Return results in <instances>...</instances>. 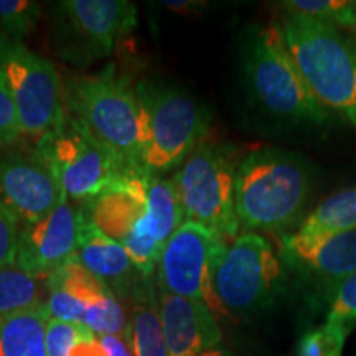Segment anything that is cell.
<instances>
[{
    "instance_id": "24",
    "label": "cell",
    "mask_w": 356,
    "mask_h": 356,
    "mask_svg": "<svg viewBox=\"0 0 356 356\" xmlns=\"http://www.w3.org/2000/svg\"><path fill=\"white\" fill-rule=\"evenodd\" d=\"M286 13L309 17L337 29L356 30V3L346 0H289L282 2Z\"/></svg>"
},
{
    "instance_id": "17",
    "label": "cell",
    "mask_w": 356,
    "mask_h": 356,
    "mask_svg": "<svg viewBox=\"0 0 356 356\" xmlns=\"http://www.w3.org/2000/svg\"><path fill=\"white\" fill-rule=\"evenodd\" d=\"M50 317L71 323H81L86 310L109 291L108 284L79 264L76 259L53 273L47 279Z\"/></svg>"
},
{
    "instance_id": "26",
    "label": "cell",
    "mask_w": 356,
    "mask_h": 356,
    "mask_svg": "<svg viewBox=\"0 0 356 356\" xmlns=\"http://www.w3.org/2000/svg\"><path fill=\"white\" fill-rule=\"evenodd\" d=\"M42 6L32 0H0V33L22 43L37 26Z\"/></svg>"
},
{
    "instance_id": "10",
    "label": "cell",
    "mask_w": 356,
    "mask_h": 356,
    "mask_svg": "<svg viewBox=\"0 0 356 356\" xmlns=\"http://www.w3.org/2000/svg\"><path fill=\"white\" fill-rule=\"evenodd\" d=\"M280 282L282 264L273 244L257 233H244L226 248L213 287L226 317H246L273 302Z\"/></svg>"
},
{
    "instance_id": "14",
    "label": "cell",
    "mask_w": 356,
    "mask_h": 356,
    "mask_svg": "<svg viewBox=\"0 0 356 356\" xmlns=\"http://www.w3.org/2000/svg\"><path fill=\"white\" fill-rule=\"evenodd\" d=\"M63 197L55 173L37 152L0 154V204L20 226L50 215Z\"/></svg>"
},
{
    "instance_id": "6",
    "label": "cell",
    "mask_w": 356,
    "mask_h": 356,
    "mask_svg": "<svg viewBox=\"0 0 356 356\" xmlns=\"http://www.w3.org/2000/svg\"><path fill=\"white\" fill-rule=\"evenodd\" d=\"M239 160L234 147L207 142L185 159L175 181L185 221L195 222L221 236L231 244L239 225L234 204V181Z\"/></svg>"
},
{
    "instance_id": "2",
    "label": "cell",
    "mask_w": 356,
    "mask_h": 356,
    "mask_svg": "<svg viewBox=\"0 0 356 356\" xmlns=\"http://www.w3.org/2000/svg\"><path fill=\"white\" fill-rule=\"evenodd\" d=\"M279 29L315 99L356 127L355 40L337 26L293 13H286Z\"/></svg>"
},
{
    "instance_id": "7",
    "label": "cell",
    "mask_w": 356,
    "mask_h": 356,
    "mask_svg": "<svg viewBox=\"0 0 356 356\" xmlns=\"http://www.w3.org/2000/svg\"><path fill=\"white\" fill-rule=\"evenodd\" d=\"M0 79L15 104L22 136L44 139L65 122L66 102L51 61L0 33Z\"/></svg>"
},
{
    "instance_id": "33",
    "label": "cell",
    "mask_w": 356,
    "mask_h": 356,
    "mask_svg": "<svg viewBox=\"0 0 356 356\" xmlns=\"http://www.w3.org/2000/svg\"><path fill=\"white\" fill-rule=\"evenodd\" d=\"M200 356H233V355H231V351L228 348H225L222 345H218V346H215V348L203 351Z\"/></svg>"
},
{
    "instance_id": "18",
    "label": "cell",
    "mask_w": 356,
    "mask_h": 356,
    "mask_svg": "<svg viewBox=\"0 0 356 356\" xmlns=\"http://www.w3.org/2000/svg\"><path fill=\"white\" fill-rule=\"evenodd\" d=\"M74 259L102 282H124L137 270L126 249L97 229L88 216L81 226Z\"/></svg>"
},
{
    "instance_id": "32",
    "label": "cell",
    "mask_w": 356,
    "mask_h": 356,
    "mask_svg": "<svg viewBox=\"0 0 356 356\" xmlns=\"http://www.w3.org/2000/svg\"><path fill=\"white\" fill-rule=\"evenodd\" d=\"M99 341L108 356H134L131 340L118 335L99 337Z\"/></svg>"
},
{
    "instance_id": "21",
    "label": "cell",
    "mask_w": 356,
    "mask_h": 356,
    "mask_svg": "<svg viewBox=\"0 0 356 356\" xmlns=\"http://www.w3.org/2000/svg\"><path fill=\"white\" fill-rule=\"evenodd\" d=\"M353 229H356V186L325 198L305 216L296 233L304 238H314Z\"/></svg>"
},
{
    "instance_id": "5",
    "label": "cell",
    "mask_w": 356,
    "mask_h": 356,
    "mask_svg": "<svg viewBox=\"0 0 356 356\" xmlns=\"http://www.w3.org/2000/svg\"><path fill=\"white\" fill-rule=\"evenodd\" d=\"M243 71L252 96L267 113L296 122H325L315 99L280 33L279 24L254 26L243 47Z\"/></svg>"
},
{
    "instance_id": "11",
    "label": "cell",
    "mask_w": 356,
    "mask_h": 356,
    "mask_svg": "<svg viewBox=\"0 0 356 356\" xmlns=\"http://www.w3.org/2000/svg\"><path fill=\"white\" fill-rule=\"evenodd\" d=\"M136 173L121 186L91 200L84 210L89 221L126 249L136 269L149 275L157 267L163 248L159 243L147 200V178Z\"/></svg>"
},
{
    "instance_id": "13",
    "label": "cell",
    "mask_w": 356,
    "mask_h": 356,
    "mask_svg": "<svg viewBox=\"0 0 356 356\" xmlns=\"http://www.w3.org/2000/svg\"><path fill=\"white\" fill-rule=\"evenodd\" d=\"M84 218V210L73 207L63 197L50 215L20 226L13 264L47 280L60 267L74 259Z\"/></svg>"
},
{
    "instance_id": "28",
    "label": "cell",
    "mask_w": 356,
    "mask_h": 356,
    "mask_svg": "<svg viewBox=\"0 0 356 356\" xmlns=\"http://www.w3.org/2000/svg\"><path fill=\"white\" fill-rule=\"evenodd\" d=\"M88 327L81 323L65 322L60 318H48L47 323V355L70 356L76 341L84 335Z\"/></svg>"
},
{
    "instance_id": "25",
    "label": "cell",
    "mask_w": 356,
    "mask_h": 356,
    "mask_svg": "<svg viewBox=\"0 0 356 356\" xmlns=\"http://www.w3.org/2000/svg\"><path fill=\"white\" fill-rule=\"evenodd\" d=\"M83 325L96 337L118 335L131 340V323L127 322L121 302L115 299L111 291L106 292L96 304L89 307L84 315Z\"/></svg>"
},
{
    "instance_id": "30",
    "label": "cell",
    "mask_w": 356,
    "mask_h": 356,
    "mask_svg": "<svg viewBox=\"0 0 356 356\" xmlns=\"http://www.w3.org/2000/svg\"><path fill=\"white\" fill-rule=\"evenodd\" d=\"M19 231V222L0 204V267L10 266L15 261Z\"/></svg>"
},
{
    "instance_id": "29",
    "label": "cell",
    "mask_w": 356,
    "mask_h": 356,
    "mask_svg": "<svg viewBox=\"0 0 356 356\" xmlns=\"http://www.w3.org/2000/svg\"><path fill=\"white\" fill-rule=\"evenodd\" d=\"M22 129L15 104L0 79V147H7L20 139Z\"/></svg>"
},
{
    "instance_id": "9",
    "label": "cell",
    "mask_w": 356,
    "mask_h": 356,
    "mask_svg": "<svg viewBox=\"0 0 356 356\" xmlns=\"http://www.w3.org/2000/svg\"><path fill=\"white\" fill-rule=\"evenodd\" d=\"M137 24L126 0H63L53 7L55 50L65 61L86 65L109 56Z\"/></svg>"
},
{
    "instance_id": "16",
    "label": "cell",
    "mask_w": 356,
    "mask_h": 356,
    "mask_svg": "<svg viewBox=\"0 0 356 356\" xmlns=\"http://www.w3.org/2000/svg\"><path fill=\"white\" fill-rule=\"evenodd\" d=\"M159 304L168 356H200L221 345L218 317L207 304L167 291H160Z\"/></svg>"
},
{
    "instance_id": "1",
    "label": "cell",
    "mask_w": 356,
    "mask_h": 356,
    "mask_svg": "<svg viewBox=\"0 0 356 356\" xmlns=\"http://www.w3.org/2000/svg\"><path fill=\"white\" fill-rule=\"evenodd\" d=\"M312 190V173L299 155L279 149H257L239 160L234 204L246 229H289L304 215Z\"/></svg>"
},
{
    "instance_id": "4",
    "label": "cell",
    "mask_w": 356,
    "mask_h": 356,
    "mask_svg": "<svg viewBox=\"0 0 356 356\" xmlns=\"http://www.w3.org/2000/svg\"><path fill=\"white\" fill-rule=\"evenodd\" d=\"M142 119V160L149 173L185 162L210 131L211 114L181 89L144 81L136 86Z\"/></svg>"
},
{
    "instance_id": "20",
    "label": "cell",
    "mask_w": 356,
    "mask_h": 356,
    "mask_svg": "<svg viewBox=\"0 0 356 356\" xmlns=\"http://www.w3.org/2000/svg\"><path fill=\"white\" fill-rule=\"evenodd\" d=\"M131 346L134 356H168L159 297L147 286L134 293Z\"/></svg>"
},
{
    "instance_id": "23",
    "label": "cell",
    "mask_w": 356,
    "mask_h": 356,
    "mask_svg": "<svg viewBox=\"0 0 356 356\" xmlns=\"http://www.w3.org/2000/svg\"><path fill=\"white\" fill-rule=\"evenodd\" d=\"M40 280L15 264L0 267V317L40 304Z\"/></svg>"
},
{
    "instance_id": "12",
    "label": "cell",
    "mask_w": 356,
    "mask_h": 356,
    "mask_svg": "<svg viewBox=\"0 0 356 356\" xmlns=\"http://www.w3.org/2000/svg\"><path fill=\"white\" fill-rule=\"evenodd\" d=\"M226 248L228 243L221 236L185 221L160 254L157 270L162 291L203 302L218 318L226 317L213 287L218 262Z\"/></svg>"
},
{
    "instance_id": "19",
    "label": "cell",
    "mask_w": 356,
    "mask_h": 356,
    "mask_svg": "<svg viewBox=\"0 0 356 356\" xmlns=\"http://www.w3.org/2000/svg\"><path fill=\"white\" fill-rule=\"evenodd\" d=\"M48 318L43 302L0 317V356H48Z\"/></svg>"
},
{
    "instance_id": "3",
    "label": "cell",
    "mask_w": 356,
    "mask_h": 356,
    "mask_svg": "<svg viewBox=\"0 0 356 356\" xmlns=\"http://www.w3.org/2000/svg\"><path fill=\"white\" fill-rule=\"evenodd\" d=\"M66 113L97 144L132 172H147L142 160V119L136 88L108 65L95 76L74 78L65 89Z\"/></svg>"
},
{
    "instance_id": "15",
    "label": "cell",
    "mask_w": 356,
    "mask_h": 356,
    "mask_svg": "<svg viewBox=\"0 0 356 356\" xmlns=\"http://www.w3.org/2000/svg\"><path fill=\"white\" fill-rule=\"evenodd\" d=\"M282 249L287 262L320 280L325 292L356 273V229L314 238L284 234Z\"/></svg>"
},
{
    "instance_id": "31",
    "label": "cell",
    "mask_w": 356,
    "mask_h": 356,
    "mask_svg": "<svg viewBox=\"0 0 356 356\" xmlns=\"http://www.w3.org/2000/svg\"><path fill=\"white\" fill-rule=\"evenodd\" d=\"M70 356H108L102 348L99 337H96L91 330L84 332V335L74 343Z\"/></svg>"
},
{
    "instance_id": "34",
    "label": "cell",
    "mask_w": 356,
    "mask_h": 356,
    "mask_svg": "<svg viewBox=\"0 0 356 356\" xmlns=\"http://www.w3.org/2000/svg\"><path fill=\"white\" fill-rule=\"evenodd\" d=\"M292 356H299V355H297V353H292Z\"/></svg>"
},
{
    "instance_id": "22",
    "label": "cell",
    "mask_w": 356,
    "mask_h": 356,
    "mask_svg": "<svg viewBox=\"0 0 356 356\" xmlns=\"http://www.w3.org/2000/svg\"><path fill=\"white\" fill-rule=\"evenodd\" d=\"M147 200H149L157 239L162 248H165L168 239L185 222V213L175 178L163 180V178L149 175L147 178Z\"/></svg>"
},
{
    "instance_id": "8",
    "label": "cell",
    "mask_w": 356,
    "mask_h": 356,
    "mask_svg": "<svg viewBox=\"0 0 356 356\" xmlns=\"http://www.w3.org/2000/svg\"><path fill=\"white\" fill-rule=\"evenodd\" d=\"M35 152L55 173L70 202H91L121 186L131 175L144 173L124 167L70 115L58 131L38 142Z\"/></svg>"
},
{
    "instance_id": "27",
    "label": "cell",
    "mask_w": 356,
    "mask_h": 356,
    "mask_svg": "<svg viewBox=\"0 0 356 356\" xmlns=\"http://www.w3.org/2000/svg\"><path fill=\"white\" fill-rule=\"evenodd\" d=\"M325 322L353 328L356 325V273L327 292V318Z\"/></svg>"
}]
</instances>
